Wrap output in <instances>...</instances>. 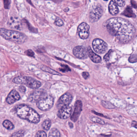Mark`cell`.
Returning <instances> with one entry per match:
<instances>
[{
    "mask_svg": "<svg viewBox=\"0 0 137 137\" xmlns=\"http://www.w3.org/2000/svg\"><path fill=\"white\" fill-rule=\"evenodd\" d=\"M106 29L121 43H127L134 38L135 33L134 27L125 19L119 17L111 18L106 23Z\"/></svg>",
    "mask_w": 137,
    "mask_h": 137,
    "instance_id": "cell-1",
    "label": "cell"
},
{
    "mask_svg": "<svg viewBox=\"0 0 137 137\" xmlns=\"http://www.w3.org/2000/svg\"><path fill=\"white\" fill-rule=\"evenodd\" d=\"M16 113L20 118L27 120L31 123L37 124L40 121L39 114L33 109L26 105L18 106L16 109Z\"/></svg>",
    "mask_w": 137,
    "mask_h": 137,
    "instance_id": "cell-2",
    "label": "cell"
},
{
    "mask_svg": "<svg viewBox=\"0 0 137 137\" xmlns=\"http://www.w3.org/2000/svg\"><path fill=\"white\" fill-rule=\"evenodd\" d=\"M0 35L6 40L17 44H23L28 39L27 36L24 33L15 30L6 29L5 28L1 29Z\"/></svg>",
    "mask_w": 137,
    "mask_h": 137,
    "instance_id": "cell-3",
    "label": "cell"
},
{
    "mask_svg": "<svg viewBox=\"0 0 137 137\" xmlns=\"http://www.w3.org/2000/svg\"><path fill=\"white\" fill-rule=\"evenodd\" d=\"M13 83L18 84L26 85L31 89H37L41 87L42 84L39 81L29 77H20L15 78L13 80Z\"/></svg>",
    "mask_w": 137,
    "mask_h": 137,
    "instance_id": "cell-4",
    "label": "cell"
},
{
    "mask_svg": "<svg viewBox=\"0 0 137 137\" xmlns=\"http://www.w3.org/2000/svg\"><path fill=\"white\" fill-rule=\"evenodd\" d=\"M54 103V99L51 96L47 95L36 102V105L40 110L47 111L51 109Z\"/></svg>",
    "mask_w": 137,
    "mask_h": 137,
    "instance_id": "cell-5",
    "label": "cell"
},
{
    "mask_svg": "<svg viewBox=\"0 0 137 137\" xmlns=\"http://www.w3.org/2000/svg\"><path fill=\"white\" fill-rule=\"evenodd\" d=\"M92 45L94 51L99 54H103L108 49L106 43L99 39H94L92 43Z\"/></svg>",
    "mask_w": 137,
    "mask_h": 137,
    "instance_id": "cell-6",
    "label": "cell"
},
{
    "mask_svg": "<svg viewBox=\"0 0 137 137\" xmlns=\"http://www.w3.org/2000/svg\"><path fill=\"white\" fill-rule=\"evenodd\" d=\"M103 14V10L102 6L99 4L96 5L90 12V20L91 22H95L99 19Z\"/></svg>",
    "mask_w": 137,
    "mask_h": 137,
    "instance_id": "cell-7",
    "label": "cell"
},
{
    "mask_svg": "<svg viewBox=\"0 0 137 137\" xmlns=\"http://www.w3.org/2000/svg\"><path fill=\"white\" fill-rule=\"evenodd\" d=\"M89 26L86 23L83 22L80 24L77 29L79 37L82 39H87L89 35Z\"/></svg>",
    "mask_w": 137,
    "mask_h": 137,
    "instance_id": "cell-8",
    "label": "cell"
},
{
    "mask_svg": "<svg viewBox=\"0 0 137 137\" xmlns=\"http://www.w3.org/2000/svg\"><path fill=\"white\" fill-rule=\"evenodd\" d=\"M73 100V97L70 94L66 93L62 96L56 103L58 108L61 109L65 106L69 105Z\"/></svg>",
    "mask_w": 137,
    "mask_h": 137,
    "instance_id": "cell-9",
    "label": "cell"
},
{
    "mask_svg": "<svg viewBox=\"0 0 137 137\" xmlns=\"http://www.w3.org/2000/svg\"><path fill=\"white\" fill-rule=\"evenodd\" d=\"M74 55L79 59H85L88 57V52L85 48L83 46H77L73 49Z\"/></svg>",
    "mask_w": 137,
    "mask_h": 137,
    "instance_id": "cell-10",
    "label": "cell"
},
{
    "mask_svg": "<svg viewBox=\"0 0 137 137\" xmlns=\"http://www.w3.org/2000/svg\"><path fill=\"white\" fill-rule=\"evenodd\" d=\"M72 112V108L69 105L65 106L60 109L58 113L59 118L66 119L70 117Z\"/></svg>",
    "mask_w": 137,
    "mask_h": 137,
    "instance_id": "cell-11",
    "label": "cell"
},
{
    "mask_svg": "<svg viewBox=\"0 0 137 137\" xmlns=\"http://www.w3.org/2000/svg\"><path fill=\"white\" fill-rule=\"evenodd\" d=\"M83 103L80 100H77L75 104L74 111L71 117V119L73 121L75 122L78 119L80 113L82 111Z\"/></svg>",
    "mask_w": 137,
    "mask_h": 137,
    "instance_id": "cell-12",
    "label": "cell"
},
{
    "mask_svg": "<svg viewBox=\"0 0 137 137\" xmlns=\"http://www.w3.org/2000/svg\"><path fill=\"white\" fill-rule=\"evenodd\" d=\"M47 94L42 90H37L31 94L28 99L31 102H37L38 100L47 95Z\"/></svg>",
    "mask_w": 137,
    "mask_h": 137,
    "instance_id": "cell-13",
    "label": "cell"
},
{
    "mask_svg": "<svg viewBox=\"0 0 137 137\" xmlns=\"http://www.w3.org/2000/svg\"><path fill=\"white\" fill-rule=\"evenodd\" d=\"M20 99L19 93L15 90H13L9 93L6 99V102L8 104H12Z\"/></svg>",
    "mask_w": 137,
    "mask_h": 137,
    "instance_id": "cell-14",
    "label": "cell"
},
{
    "mask_svg": "<svg viewBox=\"0 0 137 137\" xmlns=\"http://www.w3.org/2000/svg\"><path fill=\"white\" fill-rule=\"evenodd\" d=\"M87 52L88 55L93 62L95 63H99L102 62L101 57L99 55L95 54L90 47H88L87 48Z\"/></svg>",
    "mask_w": 137,
    "mask_h": 137,
    "instance_id": "cell-15",
    "label": "cell"
},
{
    "mask_svg": "<svg viewBox=\"0 0 137 137\" xmlns=\"http://www.w3.org/2000/svg\"><path fill=\"white\" fill-rule=\"evenodd\" d=\"M109 10L111 15L115 16L119 13V9L117 4L114 1H110L109 5Z\"/></svg>",
    "mask_w": 137,
    "mask_h": 137,
    "instance_id": "cell-16",
    "label": "cell"
},
{
    "mask_svg": "<svg viewBox=\"0 0 137 137\" xmlns=\"http://www.w3.org/2000/svg\"><path fill=\"white\" fill-rule=\"evenodd\" d=\"M41 70H42L44 71L46 73H49L51 74H54V75H58V76H62V75L60 73L52 70L51 68H49V67H46V66L43 65L41 67Z\"/></svg>",
    "mask_w": 137,
    "mask_h": 137,
    "instance_id": "cell-17",
    "label": "cell"
},
{
    "mask_svg": "<svg viewBox=\"0 0 137 137\" xmlns=\"http://www.w3.org/2000/svg\"><path fill=\"white\" fill-rule=\"evenodd\" d=\"M122 15L129 17H135V15L133 13L131 8L129 7H127L125 10L123 12Z\"/></svg>",
    "mask_w": 137,
    "mask_h": 137,
    "instance_id": "cell-18",
    "label": "cell"
},
{
    "mask_svg": "<svg viewBox=\"0 0 137 137\" xmlns=\"http://www.w3.org/2000/svg\"><path fill=\"white\" fill-rule=\"evenodd\" d=\"M48 137H60V131L57 129L53 128L49 131Z\"/></svg>",
    "mask_w": 137,
    "mask_h": 137,
    "instance_id": "cell-19",
    "label": "cell"
},
{
    "mask_svg": "<svg viewBox=\"0 0 137 137\" xmlns=\"http://www.w3.org/2000/svg\"><path fill=\"white\" fill-rule=\"evenodd\" d=\"M3 124L5 128L9 130H12L14 128V125L13 124V123L9 120H4L3 122Z\"/></svg>",
    "mask_w": 137,
    "mask_h": 137,
    "instance_id": "cell-20",
    "label": "cell"
},
{
    "mask_svg": "<svg viewBox=\"0 0 137 137\" xmlns=\"http://www.w3.org/2000/svg\"><path fill=\"white\" fill-rule=\"evenodd\" d=\"M10 22V26H11L13 28H16L17 29H20V23L19 21L16 19H12Z\"/></svg>",
    "mask_w": 137,
    "mask_h": 137,
    "instance_id": "cell-21",
    "label": "cell"
},
{
    "mask_svg": "<svg viewBox=\"0 0 137 137\" xmlns=\"http://www.w3.org/2000/svg\"><path fill=\"white\" fill-rule=\"evenodd\" d=\"M102 104L104 108L107 109H114L116 108V106L109 102L102 100Z\"/></svg>",
    "mask_w": 137,
    "mask_h": 137,
    "instance_id": "cell-22",
    "label": "cell"
},
{
    "mask_svg": "<svg viewBox=\"0 0 137 137\" xmlns=\"http://www.w3.org/2000/svg\"><path fill=\"white\" fill-rule=\"evenodd\" d=\"M51 126V121L49 119H47L44 121L42 124V127L46 131L49 130Z\"/></svg>",
    "mask_w": 137,
    "mask_h": 137,
    "instance_id": "cell-23",
    "label": "cell"
},
{
    "mask_svg": "<svg viewBox=\"0 0 137 137\" xmlns=\"http://www.w3.org/2000/svg\"><path fill=\"white\" fill-rule=\"evenodd\" d=\"M90 120L93 122L98 123L102 125H104L105 124V121L103 119L95 116H91L90 117Z\"/></svg>",
    "mask_w": 137,
    "mask_h": 137,
    "instance_id": "cell-24",
    "label": "cell"
},
{
    "mask_svg": "<svg viewBox=\"0 0 137 137\" xmlns=\"http://www.w3.org/2000/svg\"><path fill=\"white\" fill-rule=\"evenodd\" d=\"M24 135V132L23 131H18L13 133L11 137H23Z\"/></svg>",
    "mask_w": 137,
    "mask_h": 137,
    "instance_id": "cell-25",
    "label": "cell"
},
{
    "mask_svg": "<svg viewBox=\"0 0 137 137\" xmlns=\"http://www.w3.org/2000/svg\"><path fill=\"white\" fill-rule=\"evenodd\" d=\"M113 52V51L112 49H110L108 52V53L105 55V56L104 57V60L106 62H108L109 60L111 55H112Z\"/></svg>",
    "mask_w": 137,
    "mask_h": 137,
    "instance_id": "cell-26",
    "label": "cell"
},
{
    "mask_svg": "<svg viewBox=\"0 0 137 137\" xmlns=\"http://www.w3.org/2000/svg\"><path fill=\"white\" fill-rule=\"evenodd\" d=\"M62 68L60 69L61 71L62 72H68L70 71L71 69L69 68L68 66L65 64L61 65Z\"/></svg>",
    "mask_w": 137,
    "mask_h": 137,
    "instance_id": "cell-27",
    "label": "cell"
},
{
    "mask_svg": "<svg viewBox=\"0 0 137 137\" xmlns=\"http://www.w3.org/2000/svg\"><path fill=\"white\" fill-rule=\"evenodd\" d=\"M129 61L131 63H135L137 62V55H131L129 58Z\"/></svg>",
    "mask_w": 137,
    "mask_h": 137,
    "instance_id": "cell-28",
    "label": "cell"
},
{
    "mask_svg": "<svg viewBox=\"0 0 137 137\" xmlns=\"http://www.w3.org/2000/svg\"><path fill=\"white\" fill-rule=\"evenodd\" d=\"M35 137H47V134L43 131H39L36 134Z\"/></svg>",
    "mask_w": 137,
    "mask_h": 137,
    "instance_id": "cell-29",
    "label": "cell"
},
{
    "mask_svg": "<svg viewBox=\"0 0 137 137\" xmlns=\"http://www.w3.org/2000/svg\"><path fill=\"white\" fill-rule=\"evenodd\" d=\"M54 24L58 26L61 27L64 25V22L61 19L57 18L55 21Z\"/></svg>",
    "mask_w": 137,
    "mask_h": 137,
    "instance_id": "cell-30",
    "label": "cell"
},
{
    "mask_svg": "<svg viewBox=\"0 0 137 137\" xmlns=\"http://www.w3.org/2000/svg\"><path fill=\"white\" fill-rule=\"evenodd\" d=\"M25 53L26 55L29 56V57H33L35 55L34 52L31 49H28V50H26L25 51Z\"/></svg>",
    "mask_w": 137,
    "mask_h": 137,
    "instance_id": "cell-31",
    "label": "cell"
},
{
    "mask_svg": "<svg viewBox=\"0 0 137 137\" xmlns=\"http://www.w3.org/2000/svg\"><path fill=\"white\" fill-rule=\"evenodd\" d=\"M115 1L117 5L119 7H123L125 5V2L124 1Z\"/></svg>",
    "mask_w": 137,
    "mask_h": 137,
    "instance_id": "cell-32",
    "label": "cell"
},
{
    "mask_svg": "<svg viewBox=\"0 0 137 137\" xmlns=\"http://www.w3.org/2000/svg\"><path fill=\"white\" fill-rule=\"evenodd\" d=\"M82 76L85 79H87L89 77V74L88 72H84L82 73Z\"/></svg>",
    "mask_w": 137,
    "mask_h": 137,
    "instance_id": "cell-33",
    "label": "cell"
},
{
    "mask_svg": "<svg viewBox=\"0 0 137 137\" xmlns=\"http://www.w3.org/2000/svg\"><path fill=\"white\" fill-rule=\"evenodd\" d=\"M26 87L24 86H21L19 87V90L21 93H25V92L26 91Z\"/></svg>",
    "mask_w": 137,
    "mask_h": 137,
    "instance_id": "cell-34",
    "label": "cell"
},
{
    "mask_svg": "<svg viewBox=\"0 0 137 137\" xmlns=\"http://www.w3.org/2000/svg\"><path fill=\"white\" fill-rule=\"evenodd\" d=\"M131 125L132 127L137 129V122L135 121H132Z\"/></svg>",
    "mask_w": 137,
    "mask_h": 137,
    "instance_id": "cell-35",
    "label": "cell"
},
{
    "mask_svg": "<svg viewBox=\"0 0 137 137\" xmlns=\"http://www.w3.org/2000/svg\"><path fill=\"white\" fill-rule=\"evenodd\" d=\"M93 113H95L96 115H99V116H102V117H104V118H108L106 116H105L103 114H101V113H98L96 112L95 111H92Z\"/></svg>",
    "mask_w": 137,
    "mask_h": 137,
    "instance_id": "cell-36",
    "label": "cell"
},
{
    "mask_svg": "<svg viewBox=\"0 0 137 137\" xmlns=\"http://www.w3.org/2000/svg\"><path fill=\"white\" fill-rule=\"evenodd\" d=\"M8 1H6V3H7L6 4L4 3V7H5V8H6V9H8L9 8H8V7H9L11 1H9V3H8Z\"/></svg>",
    "mask_w": 137,
    "mask_h": 137,
    "instance_id": "cell-37",
    "label": "cell"
},
{
    "mask_svg": "<svg viewBox=\"0 0 137 137\" xmlns=\"http://www.w3.org/2000/svg\"><path fill=\"white\" fill-rule=\"evenodd\" d=\"M131 4L133 5V7L135 8H137V5L136 4V3L134 1H131Z\"/></svg>",
    "mask_w": 137,
    "mask_h": 137,
    "instance_id": "cell-38",
    "label": "cell"
},
{
    "mask_svg": "<svg viewBox=\"0 0 137 137\" xmlns=\"http://www.w3.org/2000/svg\"><path fill=\"white\" fill-rule=\"evenodd\" d=\"M69 8H66V9H64V11H65V12H67L68 11H69Z\"/></svg>",
    "mask_w": 137,
    "mask_h": 137,
    "instance_id": "cell-39",
    "label": "cell"
}]
</instances>
